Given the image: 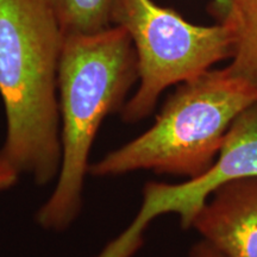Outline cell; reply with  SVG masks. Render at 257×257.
I'll return each mask as SVG.
<instances>
[{
  "label": "cell",
  "instance_id": "1",
  "mask_svg": "<svg viewBox=\"0 0 257 257\" xmlns=\"http://www.w3.org/2000/svg\"><path fill=\"white\" fill-rule=\"evenodd\" d=\"M64 32L42 0H0V155L46 185L60 173L59 64Z\"/></svg>",
  "mask_w": 257,
  "mask_h": 257
},
{
  "label": "cell",
  "instance_id": "2",
  "mask_svg": "<svg viewBox=\"0 0 257 257\" xmlns=\"http://www.w3.org/2000/svg\"><path fill=\"white\" fill-rule=\"evenodd\" d=\"M137 79L136 51L124 28L64 34L57 78L62 160L56 187L37 214L43 227L63 230L78 216L96 131L121 110Z\"/></svg>",
  "mask_w": 257,
  "mask_h": 257
},
{
  "label": "cell",
  "instance_id": "3",
  "mask_svg": "<svg viewBox=\"0 0 257 257\" xmlns=\"http://www.w3.org/2000/svg\"><path fill=\"white\" fill-rule=\"evenodd\" d=\"M257 101V86L225 67L178 85L149 130L89 167L94 176L140 169L198 178L216 162L233 120Z\"/></svg>",
  "mask_w": 257,
  "mask_h": 257
},
{
  "label": "cell",
  "instance_id": "4",
  "mask_svg": "<svg viewBox=\"0 0 257 257\" xmlns=\"http://www.w3.org/2000/svg\"><path fill=\"white\" fill-rule=\"evenodd\" d=\"M112 24L127 31L137 56L140 86L121 107L126 123L144 119L170 86L189 81L233 55L224 23L195 25L154 0H115Z\"/></svg>",
  "mask_w": 257,
  "mask_h": 257
},
{
  "label": "cell",
  "instance_id": "5",
  "mask_svg": "<svg viewBox=\"0 0 257 257\" xmlns=\"http://www.w3.org/2000/svg\"><path fill=\"white\" fill-rule=\"evenodd\" d=\"M257 176V101L233 120L216 162L198 178L180 185L148 182L143 204L130 227L98 257H131L142 244L146 227L156 217L175 213L184 229L192 227L207 199L231 180Z\"/></svg>",
  "mask_w": 257,
  "mask_h": 257
},
{
  "label": "cell",
  "instance_id": "6",
  "mask_svg": "<svg viewBox=\"0 0 257 257\" xmlns=\"http://www.w3.org/2000/svg\"><path fill=\"white\" fill-rule=\"evenodd\" d=\"M192 227L225 257H257V176L218 187Z\"/></svg>",
  "mask_w": 257,
  "mask_h": 257
},
{
  "label": "cell",
  "instance_id": "7",
  "mask_svg": "<svg viewBox=\"0 0 257 257\" xmlns=\"http://www.w3.org/2000/svg\"><path fill=\"white\" fill-rule=\"evenodd\" d=\"M220 23L233 36V55L227 68L257 86V0H232Z\"/></svg>",
  "mask_w": 257,
  "mask_h": 257
},
{
  "label": "cell",
  "instance_id": "8",
  "mask_svg": "<svg viewBox=\"0 0 257 257\" xmlns=\"http://www.w3.org/2000/svg\"><path fill=\"white\" fill-rule=\"evenodd\" d=\"M64 34L95 32L112 25L111 15L115 0H42Z\"/></svg>",
  "mask_w": 257,
  "mask_h": 257
},
{
  "label": "cell",
  "instance_id": "9",
  "mask_svg": "<svg viewBox=\"0 0 257 257\" xmlns=\"http://www.w3.org/2000/svg\"><path fill=\"white\" fill-rule=\"evenodd\" d=\"M189 257H225L223 253L212 246L205 239L200 240L192 246L189 250Z\"/></svg>",
  "mask_w": 257,
  "mask_h": 257
},
{
  "label": "cell",
  "instance_id": "10",
  "mask_svg": "<svg viewBox=\"0 0 257 257\" xmlns=\"http://www.w3.org/2000/svg\"><path fill=\"white\" fill-rule=\"evenodd\" d=\"M232 0H211V12L219 19V22H223L226 18Z\"/></svg>",
  "mask_w": 257,
  "mask_h": 257
},
{
  "label": "cell",
  "instance_id": "11",
  "mask_svg": "<svg viewBox=\"0 0 257 257\" xmlns=\"http://www.w3.org/2000/svg\"><path fill=\"white\" fill-rule=\"evenodd\" d=\"M18 173L10 172V173H3L0 174V191L8 189L11 186H14L17 182Z\"/></svg>",
  "mask_w": 257,
  "mask_h": 257
},
{
  "label": "cell",
  "instance_id": "12",
  "mask_svg": "<svg viewBox=\"0 0 257 257\" xmlns=\"http://www.w3.org/2000/svg\"><path fill=\"white\" fill-rule=\"evenodd\" d=\"M10 172H17V170H16L12 166H10L9 163L4 160V157L0 155V174H3V173H10Z\"/></svg>",
  "mask_w": 257,
  "mask_h": 257
}]
</instances>
